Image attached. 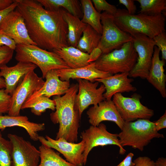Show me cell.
Returning <instances> with one entry per match:
<instances>
[{
  "label": "cell",
  "instance_id": "obj_33",
  "mask_svg": "<svg viewBox=\"0 0 166 166\" xmlns=\"http://www.w3.org/2000/svg\"><path fill=\"white\" fill-rule=\"evenodd\" d=\"M152 39L155 46L161 52L162 60H166V35L165 32H162L154 37Z\"/></svg>",
  "mask_w": 166,
  "mask_h": 166
},
{
  "label": "cell",
  "instance_id": "obj_20",
  "mask_svg": "<svg viewBox=\"0 0 166 166\" xmlns=\"http://www.w3.org/2000/svg\"><path fill=\"white\" fill-rule=\"evenodd\" d=\"M45 78L46 81L42 87L27 100L42 95L49 98L52 96H61L64 95L70 87L69 81H62L60 79L57 69L48 71Z\"/></svg>",
  "mask_w": 166,
  "mask_h": 166
},
{
  "label": "cell",
  "instance_id": "obj_13",
  "mask_svg": "<svg viewBox=\"0 0 166 166\" xmlns=\"http://www.w3.org/2000/svg\"><path fill=\"white\" fill-rule=\"evenodd\" d=\"M38 140L42 144L55 149L61 153L66 160L75 166L84 165L83 153L85 142L82 140L78 143L69 142L63 138L53 139L48 136H39Z\"/></svg>",
  "mask_w": 166,
  "mask_h": 166
},
{
  "label": "cell",
  "instance_id": "obj_40",
  "mask_svg": "<svg viewBox=\"0 0 166 166\" xmlns=\"http://www.w3.org/2000/svg\"><path fill=\"white\" fill-rule=\"evenodd\" d=\"M155 128L158 132L166 128V112L156 121L153 122Z\"/></svg>",
  "mask_w": 166,
  "mask_h": 166
},
{
  "label": "cell",
  "instance_id": "obj_6",
  "mask_svg": "<svg viewBox=\"0 0 166 166\" xmlns=\"http://www.w3.org/2000/svg\"><path fill=\"white\" fill-rule=\"evenodd\" d=\"M137 55L132 42L123 44L120 48L105 54H102L94 62L98 70L112 75L129 73L134 67Z\"/></svg>",
  "mask_w": 166,
  "mask_h": 166
},
{
  "label": "cell",
  "instance_id": "obj_32",
  "mask_svg": "<svg viewBox=\"0 0 166 166\" xmlns=\"http://www.w3.org/2000/svg\"><path fill=\"white\" fill-rule=\"evenodd\" d=\"M92 2L94 8L99 13L103 11L113 15L117 11L118 9L115 6L109 4L105 0H92Z\"/></svg>",
  "mask_w": 166,
  "mask_h": 166
},
{
  "label": "cell",
  "instance_id": "obj_43",
  "mask_svg": "<svg viewBox=\"0 0 166 166\" xmlns=\"http://www.w3.org/2000/svg\"><path fill=\"white\" fill-rule=\"evenodd\" d=\"M14 1V0H0V11L9 7Z\"/></svg>",
  "mask_w": 166,
  "mask_h": 166
},
{
  "label": "cell",
  "instance_id": "obj_8",
  "mask_svg": "<svg viewBox=\"0 0 166 166\" xmlns=\"http://www.w3.org/2000/svg\"><path fill=\"white\" fill-rule=\"evenodd\" d=\"M133 40V46L136 51V62L129 73L131 78L146 79L149 73L155 46L154 41L146 35L139 33L131 34Z\"/></svg>",
  "mask_w": 166,
  "mask_h": 166
},
{
  "label": "cell",
  "instance_id": "obj_34",
  "mask_svg": "<svg viewBox=\"0 0 166 166\" xmlns=\"http://www.w3.org/2000/svg\"><path fill=\"white\" fill-rule=\"evenodd\" d=\"M14 51L6 46L0 45V69L12 59Z\"/></svg>",
  "mask_w": 166,
  "mask_h": 166
},
{
  "label": "cell",
  "instance_id": "obj_41",
  "mask_svg": "<svg viewBox=\"0 0 166 166\" xmlns=\"http://www.w3.org/2000/svg\"><path fill=\"white\" fill-rule=\"evenodd\" d=\"M102 54L101 50L100 49L97 47L91 52L89 54V58L88 62L91 63L97 61Z\"/></svg>",
  "mask_w": 166,
  "mask_h": 166
},
{
  "label": "cell",
  "instance_id": "obj_26",
  "mask_svg": "<svg viewBox=\"0 0 166 166\" xmlns=\"http://www.w3.org/2000/svg\"><path fill=\"white\" fill-rule=\"evenodd\" d=\"M83 10V17L81 20L89 25L98 33L101 34L102 26L101 22V13L98 12L90 0L80 1Z\"/></svg>",
  "mask_w": 166,
  "mask_h": 166
},
{
  "label": "cell",
  "instance_id": "obj_31",
  "mask_svg": "<svg viewBox=\"0 0 166 166\" xmlns=\"http://www.w3.org/2000/svg\"><path fill=\"white\" fill-rule=\"evenodd\" d=\"M12 144L4 138L0 132V166H12Z\"/></svg>",
  "mask_w": 166,
  "mask_h": 166
},
{
  "label": "cell",
  "instance_id": "obj_29",
  "mask_svg": "<svg viewBox=\"0 0 166 166\" xmlns=\"http://www.w3.org/2000/svg\"><path fill=\"white\" fill-rule=\"evenodd\" d=\"M55 101L43 95L26 101L22 105L21 109L30 108L31 112L36 116H40L47 109L54 111Z\"/></svg>",
  "mask_w": 166,
  "mask_h": 166
},
{
  "label": "cell",
  "instance_id": "obj_22",
  "mask_svg": "<svg viewBox=\"0 0 166 166\" xmlns=\"http://www.w3.org/2000/svg\"><path fill=\"white\" fill-rule=\"evenodd\" d=\"M18 126L24 128L33 140H38L39 132L45 129L44 123H37L29 121L26 116H11L0 115V129L4 130L6 128Z\"/></svg>",
  "mask_w": 166,
  "mask_h": 166
},
{
  "label": "cell",
  "instance_id": "obj_5",
  "mask_svg": "<svg viewBox=\"0 0 166 166\" xmlns=\"http://www.w3.org/2000/svg\"><path fill=\"white\" fill-rule=\"evenodd\" d=\"M15 50V59L18 62L30 63L38 66L43 78L51 70L70 68L57 53L36 45L17 44Z\"/></svg>",
  "mask_w": 166,
  "mask_h": 166
},
{
  "label": "cell",
  "instance_id": "obj_42",
  "mask_svg": "<svg viewBox=\"0 0 166 166\" xmlns=\"http://www.w3.org/2000/svg\"><path fill=\"white\" fill-rule=\"evenodd\" d=\"M134 154L130 152L125 158L117 166H134L135 163L132 160Z\"/></svg>",
  "mask_w": 166,
  "mask_h": 166
},
{
  "label": "cell",
  "instance_id": "obj_15",
  "mask_svg": "<svg viewBox=\"0 0 166 166\" xmlns=\"http://www.w3.org/2000/svg\"><path fill=\"white\" fill-rule=\"evenodd\" d=\"M0 30L16 44L36 45L29 35L23 17L16 9L9 13L0 23Z\"/></svg>",
  "mask_w": 166,
  "mask_h": 166
},
{
  "label": "cell",
  "instance_id": "obj_28",
  "mask_svg": "<svg viewBox=\"0 0 166 166\" xmlns=\"http://www.w3.org/2000/svg\"><path fill=\"white\" fill-rule=\"evenodd\" d=\"M39 150L40 162L38 166H75L64 159L52 148L42 144Z\"/></svg>",
  "mask_w": 166,
  "mask_h": 166
},
{
  "label": "cell",
  "instance_id": "obj_10",
  "mask_svg": "<svg viewBox=\"0 0 166 166\" xmlns=\"http://www.w3.org/2000/svg\"><path fill=\"white\" fill-rule=\"evenodd\" d=\"M113 102L120 115L124 122L133 121L139 119L149 120L153 116L152 109L141 104L140 95L134 93L131 97L117 93L113 96Z\"/></svg>",
  "mask_w": 166,
  "mask_h": 166
},
{
  "label": "cell",
  "instance_id": "obj_39",
  "mask_svg": "<svg viewBox=\"0 0 166 166\" xmlns=\"http://www.w3.org/2000/svg\"><path fill=\"white\" fill-rule=\"evenodd\" d=\"M18 5L17 0H14V2L9 7L0 11V24L9 13L15 10Z\"/></svg>",
  "mask_w": 166,
  "mask_h": 166
},
{
  "label": "cell",
  "instance_id": "obj_2",
  "mask_svg": "<svg viewBox=\"0 0 166 166\" xmlns=\"http://www.w3.org/2000/svg\"><path fill=\"white\" fill-rule=\"evenodd\" d=\"M78 89V83L72 84L63 96L53 97L56 110L50 114V119L53 123L59 125L55 139L61 137L69 142L77 141L81 117L75 108V102Z\"/></svg>",
  "mask_w": 166,
  "mask_h": 166
},
{
  "label": "cell",
  "instance_id": "obj_21",
  "mask_svg": "<svg viewBox=\"0 0 166 166\" xmlns=\"http://www.w3.org/2000/svg\"><path fill=\"white\" fill-rule=\"evenodd\" d=\"M160 51L155 46L151 66L146 78L160 93L162 97H166V75L164 66L165 61L160 60Z\"/></svg>",
  "mask_w": 166,
  "mask_h": 166
},
{
  "label": "cell",
  "instance_id": "obj_25",
  "mask_svg": "<svg viewBox=\"0 0 166 166\" xmlns=\"http://www.w3.org/2000/svg\"><path fill=\"white\" fill-rule=\"evenodd\" d=\"M48 10H57L63 8L69 13L80 18L83 17L80 2L77 0H36Z\"/></svg>",
  "mask_w": 166,
  "mask_h": 166
},
{
  "label": "cell",
  "instance_id": "obj_23",
  "mask_svg": "<svg viewBox=\"0 0 166 166\" xmlns=\"http://www.w3.org/2000/svg\"><path fill=\"white\" fill-rule=\"evenodd\" d=\"M53 52L57 53L70 68H81L90 63L88 62L89 54L76 47L69 46Z\"/></svg>",
  "mask_w": 166,
  "mask_h": 166
},
{
  "label": "cell",
  "instance_id": "obj_4",
  "mask_svg": "<svg viewBox=\"0 0 166 166\" xmlns=\"http://www.w3.org/2000/svg\"><path fill=\"white\" fill-rule=\"evenodd\" d=\"M118 136L123 147L131 146L141 151H143L144 147L153 139L164 138L163 134L156 131L153 122L144 119L125 122Z\"/></svg>",
  "mask_w": 166,
  "mask_h": 166
},
{
  "label": "cell",
  "instance_id": "obj_30",
  "mask_svg": "<svg viewBox=\"0 0 166 166\" xmlns=\"http://www.w3.org/2000/svg\"><path fill=\"white\" fill-rule=\"evenodd\" d=\"M140 4L138 13L150 16H156L166 12V0H136Z\"/></svg>",
  "mask_w": 166,
  "mask_h": 166
},
{
  "label": "cell",
  "instance_id": "obj_12",
  "mask_svg": "<svg viewBox=\"0 0 166 166\" xmlns=\"http://www.w3.org/2000/svg\"><path fill=\"white\" fill-rule=\"evenodd\" d=\"M12 146V166H38L40 153L30 141L16 135L9 134Z\"/></svg>",
  "mask_w": 166,
  "mask_h": 166
},
{
  "label": "cell",
  "instance_id": "obj_17",
  "mask_svg": "<svg viewBox=\"0 0 166 166\" xmlns=\"http://www.w3.org/2000/svg\"><path fill=\"white\" fill-rule=\"evenodd\" d=\"M128 74V73H117L104 78L97 79L95 81L102 83L105 88L103 97L106 100H110L116 93L136 90V88L131 84L133 79L129 78Z\"/></svg>",
  "mask_w": 166,
  "mask_h": 166
},
{
  "label": "cell",
  "instance_id": "obj_14",
  "mask_svg": "<svg viewBox=\"0 0 166 166\" xmlns=\"http://www.w3.org/2000/svg\"><path fill=\"white\" fill-rule=\"evenodd\" d=\"M77 80L78 92L76 96L75 106L81 117L82 113L89 105H97L106 100L103 96L105 88L103 84L97 88L99 83L97 81L92 82L85 79Z\"/></svg>",
  "mask_w": 166,
  "mask_h": 166
},
{
  "label": "cell",
  "instance_id": "obj_36",
  "mask_svg": "<svg viewBox=\"0 0 166 166\" xmlns=\"http://www.w3.org/2000/svg\"><path fill=\"white\" fill-rule=\"evenodd\" d=\"M16 45L13 39L0 30V45L6 46L14 50Z\"/></svg>",
  "mask_w": 166,
  "mask_h": 166
},
{
  "label": "cell",
  "instance_id": "obj_1",
  "mask_svg": "<svg viewBox=\"0 0 166 166\" xmlns=\"http://www.w3.org/2000/svg\"><path fill=\"white\" fill-rule=\"evenodd\" d=\"M17 1L16 9L23 17L29 35L37 46L50 51L69 46L63 9L47 10L36 0Z\"/></svg>",
  "mask_w": 166,
  "mask_h": 166
},
{
  "label": "cell",
  "instance_id": "obj_18",
  "mask_svg": "<svg viewBox=\"0 0 166 166\" xmlns=\"http://www.w3.org/2000/svg\"><path fill=\"white\" fill-rule=\"evenodd\" d=\"M37 67L30 63L18 62L15 65L8 67L6 65L0 69V75L4 80L6 92L12 96L20 82L29 72Z\"/></svg>",
  "mask_w": 166,
  "mask_h": 166
},
{
  "label": "cell",
  "instance_id": "obj_45",
  "mask_svg": "<svg viewBox=\"0 0 166 166\" xmlns=\"http://www.w3.org/2000/svg\"><path fill=\"white\" fill-rule=\"evenodd\" d=\"M6 85L4 79L0 75V89H5Z\"/></svg>",
  "mask_w": 166,
  "mask_h": 166
},
{
  "label": "cell",
  "instance_id": "obj_44",
  "mask_svg": "<svg viewBox=\"0 0 166 166\" xmlns=\"http://www.w3.org/2000/svg\"><path fill=\"white\" fill-rule=\"evenodd\" d=\"M156 166H166V158L163 157H159L155 162Z\"/></svg>",
  "mask_w": 166,
  "mask_h": 166
},
{
  "label": "cell",
  "instance_id": "obj_16",
  "mask_svg": "<svg viewBox=\"0 0 166 166\" xmlns=\"http://www.w3.org/2000/svg\"><path fill=\"white\" fill-rule=\"evenodd\" d=\"M86 113L89 123L93 126H98L103 121H109L114 122L121 130L125 122L112 100H105L92 106Z\"/></svg>",
  "mask_w": 166,
  "mask_h": 166
},
{
  "label": "cell",
  "instance_id": "obj_35",
  "mask_svg": "<svg viewBox=\"0 0 166 166\" xmlns=\"http://www.w3.org/2000/svg\"><path fill=\"white\" fill-rule=\"evenodd\" d=\"M11 101V96L7 93L5 89H0V113H8Z\"/></svg>",
  "mask_w": 166,
  "mask_h": 166
},
{
  "label": "cell",
  "instance_id": "obj_7",
  "mask_svg": "<svg viewBox=\"0 0 166 166\" xmlns=\"http://www.w3.org/2000/svg\"><path fill=\"white\" fill-rule=\"evenodd\" d=\"M101 14L102 33L97 47L101 50L102 54L108 53L119 49L125 43L132 42V36L117 26L112 15L105 12Z\"/></svg>",
  "mask_w": 166,
  "mask_h": 166
},
{
  "label": "cell",
  "instance_id": "obj_24",
  "mask_svg": "<svg viewBox=\"0 0 166 166\" xmlns=\"http://www.w3.org/2000/svg\"><path fill=\"white\" fill-rule=\"evenodd\" d=\"M63 15L68 27L67 38L69 46L76 47L87 24L63 9Z\"/></svg>",
  "mask_w": 166,
  "mask_h": 166
},
{
  "label": "cell",
  "instance_id": "obj_11",
  "mask_svg": "<svg viewBox=\"0 0 166 166\" xmlns=\"http://www.w3.org/2000/svg\"><path fill=\"white\" fill-rule=\"evenodd\" d=\"M45 81L43 78L38 77L34 70L28 73L18 84L11 96L8 115H20L23 105L32 94L42 87Z\"/></svg>",
  "mask_w": 166,
  "mask_h": 166
},
{
  "label": "cell",
  "instance_id": "obj_27",
  "mask_svg": "<svg viewBox=\"0 0 166 166\" xmlns=\"http://www.w3.org/2000/svg\"><path fill=\"white\" fill-rule=\"evenodd\" d=\"M82 34L76 47L81 51L89 54L93 49L97 47L101 34L87 24Z\"/></svg>",
  "mask_w": 166,
  "mask_h": 166
},
{
  "label": "cell",
  "instance_id": "obj_9",
  "mask_svg": "<svg viewBox=\"0 0 166 166\" xmlns=\"http://www.w3.org/2000/svg\"><path fill=\"white\" fill-rule=\"evenodd\" d=\"M81 137L82 140L85 142V149L83 154L84 165L86 164L90 152L97 146L115 145L119 147L120 154L124 155L126 152L120 143L118 134L109 132L106 125L102 123H101L98 126L91 125L81 133Z\"/></svg>",
  "mask_w": 166,
  "mask_h": 166
},
{
  "label": "cell",
  "instance_id": "obj_38",
  "mask_svg": "<svg viewBox=\"0 0 166 166\" xmlns=\"http://www.w3.org/2000/svg\"><path fill=\"white\" fill-rule=\"evenodd\" d=\"M134 1L133 0H119V3L122 4L126 7L128 13L131 14H135L137 10Z\"/></svg>",
  "mask_w": 166,
  "mask_h": 166
},
{
  "label": "cell",
  "instance_id": "obj_19",
  "mask_svg": "<svg viewBox=\"0 0 166 166\" xmlns=\"http://www.w3.org/2000/svg\"><path fill=\"white\" fill-rule=\"evenodd\" d=\"M57 71L60 79L62 81H69L70 79H82L94 82L97 79L104 78L112 75L97 69L94 62L81 68L57 69Z\"/></svg>",
  "mask_w": 166,
  "mask_h": 166
},
{
  "label": "cell",
  "instance_id": "obj_37",
  "mask_svg": "<svg viewBox=\"0 0 166 166\" xmlns=\"http://www.w3.org/2000/svg\"><path fill=\"white\" fill-rule=\"evenodd\" d=\"M133 162L134 166H156L155 162L148 156H139Z\"/></svg>",
  "mask_w": 166,
  "mask_h": 166
},
{
  "label": "cell",
  "instance_id": "obj_3",
  "mask_svg": "<svg viewBox=\"0 0 166 166\" xmlns=\"http://www.w3.org/2000/svg\"><path fill=\"white\" fill-rule=\"evenodd\" d=\"M114 21L122 31L130 35L139 33L152 39L165 31V15L150 16L139 13L131 14L124 9H118L113 15Z\"/></svg>",
  "mask_w": 166,
  "mask_h": 166
}]
</instances>
